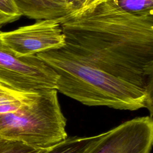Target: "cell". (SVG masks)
I'll return each mask as SVG.
<instances>
[{"label":"cell","mask_w":153,"mask_h":153,"mask_svg":"<svg viewBox=\"0 0 153 153\" xmlns=\"http://www.w3.org/2000/svg\"><path fill=\"white\" fill-rule=\"evenodd\" d=\"M45 149L33 147L22 142L0 136V153H42Z\"/></svg>","instance_id":"obj_11"},{"label":"cell","mask_w":153,"mask_h":153,"mask_svg":"<svg viewBox=\"0 0 153 153\" xmlns=\"http://www.w3.org/2000/svg\"><path fill=\"white\" fill-rule=\"evenodd\" d=\"M72 8V13L97 4L103 0H67Z\"/></svg>","instance_id":"obj_13"},{"label":"cell","mask_w":153,"mask_h":153,"mask_svg":"<svg viewBox=\"0 0 153 153\" xmlns=\"http://www.w3.org/2000/svg\"><path fill=\"white\" fill-rule=\"evenodd\" d=\"M58 75L56 90L87 106L118 109L147 108L152 117V99L140 88L120 79L63 47L36 54Z\"/></svg>","instance_id":"obj_2"},{"label":"cell","mask_w":153,"mask_h":153,"mask_svg":"<svg viewBox=\"0 0 153 153\" xmlns=\"http://www.w3.org/2000/svg\"><path fill=\"white\" fill-rule=\"evenodd\" d=\"M115 4L127 13L134 15L153 14V0H113Z\"/></svg>","instance_id":"obj_10"},{"label":"cell","mask_w":153,"mask_h":153,"mask_svg":"<svg viewBox=\"0 0 153 153\" xmlns=\"http://www.w3.org/2000/svg\"><path fill=\"white\" fill-rule=\"evenodd\" d=\"M21 16L14 0H0V27L17 20Z\"/></svg>","instance_id":"obj_12"},{"label":"cell","mask_w":153,"mask_h":153,"mask_svg":"<svg viewBox=\"0 0 153 153\" xmlns=\"http://www.w3.org/2000/svg\"><path fill=\"white\" fill-rule=\"evenodd\" d=\"M57 91L42 93L20 109L0 114V136L39 148H47L64 140L68 136L66 120Z\"/></svg>","instance_id":"obj_3"},{"label":"cell","mask_w":153,"mask_h":153,"mask_svg":"<svg viewBox=\"0 0 153 153\" xmlns=\"http://www.w3.org/2000/svg\"><path fill=\"white\" fill-rule=\"evenodd\" d=\"M68 51L152 99L153 14H131L103 0L60 19Z\"/></svg>","instance_id":"obj_1"},{"label":"cell","mask_w":153,"mask_h":153,"mask_svg":"<svg viewBox=\"0 0 153 153\" xmlns=\"http://www.w3.org/2000/svg\"><path fill=\"white\" fill-rule=\"evenodd\" d=\"M58 75L36 55L18 56L0 39V84L26 93L56 89Z\"/></svg>","instance_id":"obj_4"},{"label":"cell","mask_w":153,"mask_h":153,"mask_svg":"<svg viewBox=\"0 0 153 153\" xmlns=\"http://www.w3.org/2000/svg\"><path fill=\"white\" fill-rule=\"evenodd\" d=\"M40 94L20 91L0 84V114L15 111L33 102Z\"/></svg>","instance_id":"obj_8"},{"label":"cell","mask_w":153,"mask_h":153,"mask_svg":"<svg viewBox=\"0 0 153 153\" xmlns=\"http://www.w3.org/2000/svg\"><path fill=\"white\" fill-rule=\"evenodd\" d=\"M22 16L36 20L63 18L72 13L67 0H14Z\"/></svg>","instance_id":"obj_7"},{"label":"cell","mask_w":153,"mask_h":153,"mask_svg":"<svg viewBox=\"0 0 153 153\" xmlns=\"http://www.w3.org/2000/svg\"><path fill=\"white\" fill-rule=\"evenodd\" d=\"M0 39L18 56L60 48L65 45V36L60 19L37 20L35 23L9 32H1Z\"/></svg>","instance_id":"obj_5"},{"label":"cell","mask_w":153,"mask_h":153,"mask_svg":"<svg viewBox=\"0 0 153 153\" xmlns=\"http://www.w3.org/2000/svg\"><path fill=\"white\" fill-rule=\"evenodd\" d=\"M152 143V117H137L102 133L87 153H149Z\"/></svg>","instance_id":"obj_6"},{"label":"cell","mask_w":153,"mask_h":153,"mask_svg":"<svg viewBox=\"0 0 153 153\" xmlns=\"http://www.w3.org/2000/svg\"><path fill=\"white\" fill-rule=\"evenodd\" d=\"M102 134L90 137H66L42 153H87Z\"/></svg>","instance_id":"obj_9"}]
</instances>
